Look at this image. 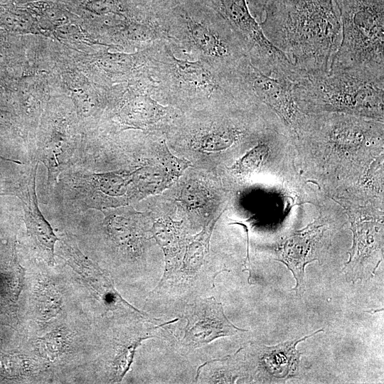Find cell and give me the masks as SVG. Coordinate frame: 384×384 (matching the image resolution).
I'll return each mask as SVG.
<instances>
[{"label":"cell","instance_id":"obj_1","mask_svg":"<svg viewBox=\"0 0 384 384\" xmlns=\"http://www.w3.org/2000/svg\"><path fill=\"white\" fill-rule=\"evenodd\" d=\"M260 25L304 77L329 72L341 40L334 0H268Z\"/></svg>","mask_w":384,"mask_h":384},{"label":"cell","instance_id":"obj_2","mask_svg":"<svg viewBox=\"0 0 384 384\" xmlns=\"http://www.w3.org/2000/svg\"><path fill=\"white\" fill-rule=\"evenodd\" d=\"M176 51L223 74L247 56L229 25L201 0H186L156 14Z\"/></svg>","mask_w":384,"mask_h":384},{"label":"cell","instance_id":"obj_3","mask_svg":"<svg viewBox=\"0 0 384 384\" xmlns=\"http://www.w3.org/2000/svg\"><path fill=\"white\" fill-rule=\"evenodd\" d=\"M154 97L181 110L208 109L235 102L225 74L200 59L178 56L171 43L161 40L147 48Z\"/></svg>","mask_w":384,"mask_h":384},{"label":"cell","instance_id":"obj_4","mask_svg":"<svg viewBox=\"0 0 384 384\" xmlns=\"http://www.w3.org/2000/svg\"><path fill=\"white\" fill-rule=\"evenodd\" d=\"M56 185L63 206L73 212L127 206L161 193L174 181L159 164L132 171L65 174Z\"/></svg>","mask_w":384,"mask_h":384},{"label":"cell","instance_id":"obj_5","mask_svg":"<svg viewBox=\"0 0 384 384\" xmlns=\"http://www.w3.org/2000/svg\"><path fill=\"white\" fill-rule=\"evenodd\" d=\"M299 107L383 119L384 78L358 70L307 75L294 82Z\"/></svg>","mask_w":384,"mask_h":384},{"label":"cell","instance_id":"obj_6","mask_svg":"<svg viewBox=\"0 0 384 384\" xmlns=\"http://www.w3.org/2000/svg\"><path fill=\"white\" fill-rule=\"evenodd\" d=\"M341 40L329 71L358 70L384 78V0H334Z\"/></svg>","mask_w":384,"mask_h":384},{"label":"cell","instance_id":"obj_7","mask_svg":"<svg viewBox=\"0 0 384 384\" xmlns=\"http://www.w3.org/2000/svg\"><path fill=\"white\" fill-rule=\"evenodd\" d=\"M225 77L228 90L238 104L249 108L261 105L270 110L296 134L308 127L311 119L298 105L295 82L263 73L247 56L242 58Z\"/></svg>","mask_w":384,"mask_h":384},{"label":"cell","instance_id":"obj_8","mask_svg":"<svg viewBox=\"0 0 384 384\" xmlns=\"http://www.w3.org/2000/svg\"><path fill=\"white\" fill-rule=\"evenodd\" d=\"M213 9L242 42L254 66L267 75L292 78L297 70L265 36L247 0H201Z\"/></svg>","mask_w":384,"mask_h":384},{"label":"cell","instance_id":"obj_9","mask_svg":"<svg viewBox=\"0 0 384 384\" xmlns=\"http://www.w3.org/2000/svg\"><path fill=\"white\" fill-rule=\"evenodd\" d=\"M126 90L114 92V116L124 129L156 131L171 127L179 119L180 110L163 105L153 97L151 78L132 82Z\"/></svg>","mask_w":384,"mask_h":384},{"label":"cell","instance_id":"obj_10","mask_svg":"<svg viewBox=\"0 0 384 384\" xmlns=\"http://www.w3.org/2000/svg\"><path fill=\"white\" fill-rule=\"evenodd\" d=\"M185 317L187 325L181 343L187 347H201L217 338L246 331L229 321L222 304L214 297L188 305Z\"/></svg>","mask_w":384,"mask_h":384},{"label":"cell","instance_id":"obj_11","mask_svg":"<svg viewBox=\"0 0 384 384\" xmlns=\"http://www.w3.org/2000/svg\"><path fill=\"white\" fill-rule=\"evenodd\" d=\"M38 161H33L16 186L15 196L21 201L27 232L33 242L54 261V250L58 238L41 212L36 192V177Z\"/></svg>","mask_w":384,"mask_h":384},{"label":"cell","instance_id":"obj_12","mask_svg":"<svg viewBox=\"0 0 384 384\" xmlns=\"http://www.w3.org/2000/svg\"><path fill=\"white\" fill-rule=\"evenodd\" d=\"M61 254L67 262L78 272L101 297L111 309H120L137 316H145L124 300L114 289L109 276L84 255L68 238L60 240Z\"/></svg>","mask_w":384,"mask_h":384},{"label":"cell","instance_id":"obj_13","mask_svg":"<svg viewBox=\"0 0 384 384\" xmlns=\"http://www.w3.org/2000/svg\"><path fill=\"white\" fill-rule=\"evenodd\" d=\"M322 225H311L287 238L279 248L277 260L285 264L293 273L297 281L294 289L298 293L304 286V267L306 265L317 260L311 256L315 238L319 236Z\"/></svg>","mask_w":384,"mask_h":384},{"label":"cell","instance_id":"obj_14","mask_svg":"<svg viewBox=\"0 0 384 384\" xmlns=\"http://www.w3.org/2000/svg\"><path fill=\"white\" fill-rule=\"evenodd\" d=\"M147 231L152 233L151 238L156 240L165 255L166 267L157 286L159 288L177 271L187 238H185L181 222L174 221L170 218L158 220Z\"/></svg>","mask_w":384,"mask_h":384},{"label":"cell","instance_id":"obj_15","mask_svg":"<svg viewBox=\"0 0 384 384\" xmlns=\"http://www.w3.org/2000/svg\"><path fill=\"white\" fill-rule=\"evenodd\" d=\"M100 211L105 215L104 225L112 240L122 247L134 248L143 235V213L129 206Z\"/></svg>","mask_w":384,"mask_h":384},{"label":"cell","instance_id":"obj_16","mask_svg":"<svg viewBox=\"0 0 384 384\" xmlns=\"http://www.w3.org/2000/svg\"><path fill=\"white\" fill-rule=\"evenodd\" d=\"M222 213L223 212L216 218L208 222L199 233L186 239L185 254L181 264L182 267L174 274H180L177 278L181 282L192 279L203 265L209 252V242L213 230Z\"/></svg>","mask_w":384,"mask_h":384},{"label":"cell","instance_id":"obj_17","mask_svg":"<svg viewBox=\"0 0 384 384\" xmlns=\"http://www.w3.org/2000/svg\"><path fill=\"white\" fill-rule=\"evenodd\" d=\"M321 331H323L322 329L302 338L274 346H265L263 359L267 369L275 375H288L295 371L301 356V353L296 348L297 344Z\"/></svg>","mask_w":384,"mask_h":384},{"label":"cell","instance_id":"obj_18","mask_svg":"<svg viewBox=\"0 0 384 384\" xmlns=\"http://www.w3.org/2000/svg\"><path fill=\"white\" fill-rule=\"evenodd\" d=\"M269 146L260 142L237 160L229 169L235 174L247 176L258 169L266 159Z\"/></svg>","mask_w":384,"mask_h":384},{"label":"cell","instance_id":"obj_19","mask_svg":"<svg viewBox=\"0 0 384 384\" xmlns=\"http://www.w3.org/2000/svg\"><path fill=\"white\" fill-rule=\"evenodd\" d=\"M158 151L159 164L174 181L177 179L186 169L191 166V162L188 160L178 158L172 154L165 141L159 143Z\"/></svg>","mask_w":384,"mask_h":384},{"label":"cell","instance_id":"obj_20","mask_svg":"<svg viewBox=\"0 0 384 384\" xmlns=\"http://www.w3.org/2000/svg\"><path fill=\"white\" fill-rule=\"evenodd\" d=\"M178 200L189 209L203 208L210 201L207 190L196 183L186 185L179 196Z\"/></svg>","mask_w":384,"mask_h":384},{"label":"cell","instance_id":"obj_21","mask_svg":"<svg viewBox=\"0 0 384 384\" xmlns=\"http://www.w3.org/2000/svg\"><path fill=\"white\" fill-rule=\"evenodd\" d=\"M16 51L13 41L7 36H0V85H4L9 70L15 64Z\"/></svg>","mask_w":384,"mask_h":384},{"label":"cell","instance_id":"obj_22","mask_svg":"<svg viewBox=\"0 0 384 384\" xmlns=\"http://www.w3.org/2000/svg\"><path fill=\"white\" fill-rule=\"evenodd\" d=\"M268 0H247L252 15L260 23L263 17L265 6Z\"/></svg>","mask_w":384,"mask_h":384},{"label":"cell","instance_id":"obj_23","mask_svg":"<svg viewBox=\"0 0 384 384\" xmlns=\"http://www.w3.org/2000/svg\"><path fill=\"white\" fill-rule=\"evenodd\" d=\"M11 121L4 105L0 101V128H7L11 126Z\"/></svg>","mask_w":384,"mask_h":384},{"label":"cell","instance_id":"obj_24","mask_svg":"<svg viewBox=\"0 0 384 384\" xmlns=\"http://www.w3.org/2000/svg\"><path fill=\"white\" fill-rule=\"evenodd\" d=\"M16 186H6L0 184V196L12 195L15 196Z\"/></svg>","mask_w":384,"mask_h":384},{"label":"cell","instance_id":"obj_25","mask_svg":"<svg viewBox=\"0 0 384 384\" xmlns=\"http://www.w3.org/2000/svg\"><path fill=\"white\" fill-rule=\"evenodd\" d=\"M0 159L7 161L14 162V163H16V164H21V161H19L11 159H7V158H5V157L1 156H0Z\"/></svg>","mask_w":384,"mask_h":384}]
</instances>
